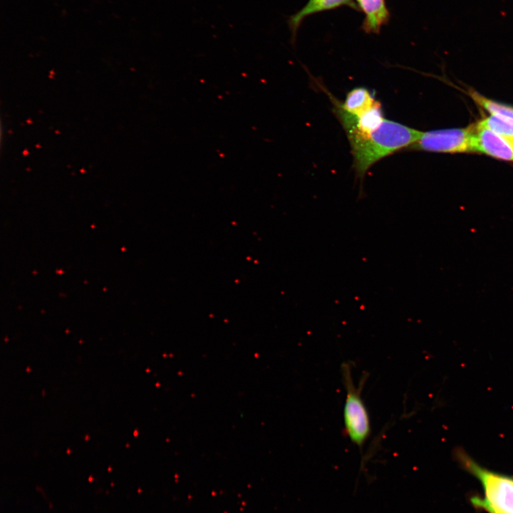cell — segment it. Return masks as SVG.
Instances as JSON below:
<instances>
[{
	"label": "cell",
	"instance_id": "cell-10",
	"mask_svg": "<svg viewBox=\"0 0 513 513\" xmlns=\"http://www.w3.org/2000/svg\"><path fill=\"white\" fill-rule=\"evenodd\" d=\"M480 123L513 142V121L491 115L484 118Z\"/></svg>",
	"mask_w": 513,
	"mask_h": 513
},
{
	"label": "cell",
	"instance_id": "cell-8",
	"mask_svg": "<svg viewBox=\"0 0 513 513\" xmlns=\"http://www.w3.org/2000/svg\"><path fill=\"white\" fill-rule=\"evenodd\" d=\"M334 102L345 112L358 116L371 108L377 100L370 90L358 87L348 93L342 103L337 100H334Z\"/></svg>",
	"mask_w": 513,
	"mask_h": 513
},
{
	"label": "cell",
	"instance_id": "cell-4",
	"mask_svg": "<svg viewBox=\"0 0 513 513\" xmlns=\"http://www.w3.org/2000/svg\"><path fill=\"white\" fill-rule=\"evenodd\" d=\"M410 150L437 152H470L473 149V125L466 128L422 132Z\"/></svg>",
	"mask_w": 513,
	"mask_h": 513
},
{
	"label": "cell",
	"instance_id": "cell-2",
	"mask_svg": "<svg viewBox=\"0 0 513 513\" xmlns=\"http://www.w3.org/2000/svg\"><path fill=\"white\" fill-rule=\"evenodd\" d=\"M460 466L481 483L484 497L474 496L472 505L487 513H513V477L489 470L475 461L462 447L453 451Z\"/></svg>",
	"mask_w": 513,
	"mask_h": 513
},
{
	"label": "cell",
	"instance_id": "cell-5",
	"mask_svg": "<svg viewBox=\"0 0 513 513\" xmlns=\"http://www.w3.org/2000/svg\"><path fill=\"white\" fill-rule=\"evenodd\" d=\"M473 125V149L493 157L513 161V142L480 122Z\"/></svg>",
	"mask_w": 513,
	"mask_h": 513
},
{
	"label": "cell",
	"instance_id": "cell-9",
	"mask_svg": "<svg viewBox=\"0 0 513 513\" xmlns=\"http://www.w3.org/2000/svg\"><path fill=\"white\" fill-rule=\"evenodd\" d=\"M468 94L475 103L491 113L492 115L513 121V107L488 99L472 89L468 90Z\"/></svg>",
	"mask_w": 513,
	"mask_h": 513
},
{
	"label": "cell",
	"instance_id": "cell-3",
	"mask_svg": "<svg viewBox=\"0 0 513 513\" xmlns=\"http://www.w3.org/2000/svg\"><path fill=\"white\" fill-rule=\"evenodd\" d=\"M341 373L346 392L343 412L345 432L354 445L361 448L371 433L369 415L361 397L365 380L358 387L355 385L348 363L342 364Z\"/></svg>",
	"mask_w": 513,
	"mask_h": 513
},
{
	"label": "cell",
	"instance_id": "cell-7",
	"mask_svg": "<svg viewBox=\"0 0 513 513\" xmlns=\"http://www.w3.org/2000/svg\"><path fill=\"white\" fill-rule=\"evenodd\" d=\"M356 2L365 14L363 30L366 33H379L389 18L385 0H356Z\"/></svg>",
	"mask_w": 513,
	"mask_h": 513
},
{
	"label": "cell",
	"instance_id": "cell-1",
	"mask_svg": "<svg viewBox=\"0 0 513 513\" xmlns=\"http://www.w3.org/2000/svg\"><path fill=\"white\" fill-rule=\"evenodd\" d=\"M421 133L385 119L370 133L347 135L353 155V168L361 184L375 163L402 149L409 148L419 139Z\"/></svg>",
	"mask_w": 513,
	"mask_h": 513
},
{
	"label": "cell",
	"instance_id": "cell-6",
	"mask_svg": "<svg viewBox=\"0 0 513 513\" xmlns=\"http://www.w3.org/2000/svg\"><path fill=\"white\" fill-rule=\"evenodd\" d=\"M342 6L357 9V5L353 0H309L303 8L290 16L287 20V24L291 31V42L294 43L297 31L306 16Z\"/></svg>",
	"mask_w": 513,
	"mask_h": 513
}]
</instances>
